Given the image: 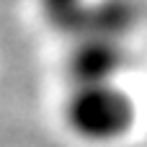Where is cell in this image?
Returning <instances> with one entry per match:
<instances>
[{
	"instance_id": "6da1fadb",
	"label": "cell",
	"mask_w": 147,
	"mask_h": 147,
	"mask_svg": "<svg viewBox=\"0 0 147 147\" xmlns=\"http://www.w3.org/2000/svg\"><path fill=\"white\" fill-rule=\"evenodd\" d=\"M59 121L65 132L90 147H111L137 124V103L121 80L67 83Z\"/></svg>"
}]
</instances>
